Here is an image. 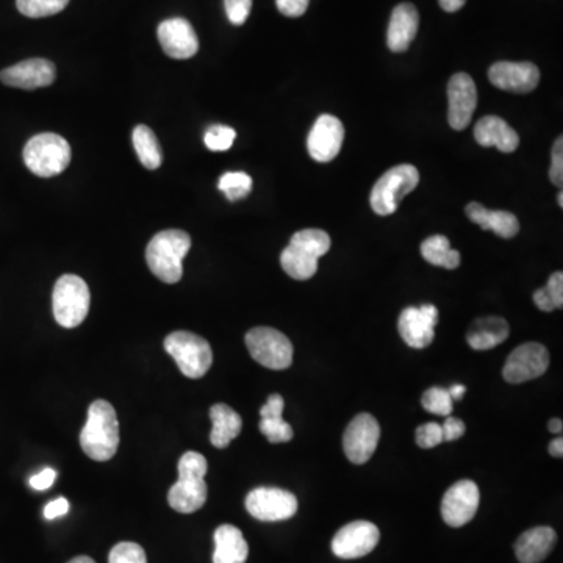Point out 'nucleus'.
I'll return each instance as SVG.
<instances>
[{"mask_svg": "<svg viewBox=\"0 0 563 563\" xmlns=\"http://www.w3.org/2000/svg\"><path fill=\"white\" fill-rule=\"evenodd\" d=\"M474 138L484 148H496L501 152L517 151L520 146L518 133L498 116H485L474 127Z\"/></svg>", "mask_w": 563, "mask_h": 563, "instance_id": "21", "label": "nucleus"}, {"mask_svg": "<svg viewBox=\"0 0 563 563\" xmlns=\"http://www.w3.org/2000/svg\"><path fill=\"white\" fill-rule=\"evenodd\" d=\"M246 346L255 362L269 370H287L293 363V345L273 327H254L246 334Z\"/></svg>", "mask_w": 563, "mask_h": 563, "instance_id": "8", "label": "nucleus"}, {"mask_svg": "<svg viewBox=\"0 0 563 563\" xmlns=\"http://www.w3.org/2000/svg\"><path fill=\"white\" fill-rule=\"evenodd\" d=\"M557 199H559V205H560V207H563V201H562V199H563V194H562V191H560V193H559V198H557Z\"/></svg>", "mask_w": 563, "mask_h": 563, "instance_id": "52", "label": "nucleus"}, {"mask_svg": "<svg viewBox=\"0 0 563 563\" xmlns=\"http://www.w3.org/2000/svg\"><path fill=\"white\" fill-rule=\"evenodd\" d=\"M437 323L438 309L435 305L407 307L399 316V334L410 348L424 349L434 341Z\"/></svg>", "mask_w": 563, "mask_h": 563, "instance_id": "14", "label": "nucleus"}, {"mask_svg": "<svg viewBox=\"0 0 563 563\" xmlns=\"http://www.w3.org/2000/svg\"><path fill=\"white\" fill-rule=\"evenodd\" d=\"M549 352L540 343H524L513 349L503 368L504 381L523 384L543 376L548 370Z\"/></svg>", "mask_w": 563, "mask_h": 563, "instance_id": "10", "label": "nucleus"}, {"mask_svg": "<svg viewBox=\"0 0 563 563\" xmlns=\"http://www.w3.org/2000/svg\"><path fill=\"white\" fill-rule=\"evenodd\" d=\"M71 146L57 133H40L27 141L24 163L35 176L54 177L63 173L71 163Z\"/></svg>", "mask_w": 563, "mask_h": 563, "instance_id": "4", "label": "nucleus"}, {"mask_svg": "<svg viewBox=\"0 0 563 563\" xmlns=\"http://www.w3.org/2000/svg\"><path fill=\"white\" fill-rule=\"evenodd\" d=\"M57 79V69L46 58H30L18 65L0 71V80L11 88L19 90H38L46 88Z\"/></svg>", "mask_w": 563, "mask_h": 563, "instance_id": "16", "label": "nucleus"}, {"mask_svg": "<svg viewBox=\"0 0 563 563\" xmlns=\"http://www.w3.org/2000/svg\"><path fill=\"white\" fill-rule=\"evenodd\" d=\"M310 0H276L277 10L288 18H299L309 8Z\"/></svg>", "mask_w": 563, "mask_h": 563, "instance_id": "40", "label": "nucleus"}, {"mask_svg": "<svg viewBox=\"0 0 563 563\" xmlns=\"http://www.w3.org/2000/svg\"><path fill=\"white\" fill-rule=\"evenodd\" d=\"M166 352L176 360L179 370L188 379H201L212 368V346L205 338L177 330L165 338Z\"/></svg>", "mask_w": 563, "mask_h": 563, "instance_id": "6", "label": "nucleus"}, {"mask_svg": "<svg viewBox=\"0 0 563 563\" xmlns=\"http://www.w3.org/2000/svg\"><path fill=\"white\" fill-rule=\"evenodd\" d=\"M290 244L296 248L302 249L307 254L313 255L315 259H320L326 255L330 249V237L327 232L320 229H305L301 232H296L291 237Z\"/></svg>", "mask_w": 563, "mask_h": 563, "instance_id": "30", "label": "nucleus"}, {"mask_svg": "<svg viewBox=\"0 0 563 563\" xmlns=\"http://www.w3.org/2000/svg\"><path fill=\"white\" fill-rule=\"evenodd\" d=\"M219 191L226 194L229 201H238L248 196L252 191V179L249 174L241 173H226L218 182Z\"/></svg>", "mask_w": 563, "mask_h": 563, "instance_id": "32", "label": "nucleus"}, {"mask_svg": "<svg viewBox=\"0 0 563 563\" xmlns=\"http://www.w3.org/2000/svg\"><path fill=\"white\" fill-rule=\"evenodd\" d=\"M381 438V426L370 413H359L346 427L343 449L346 457L356 465H363L373 457Z\"/></svg>", "mask_w": 563, "mask_h": 563, "instance_id": "11", "label": "nucleus"}, {"mask_svg": "<svg viewBox=\"0 0 563 563\" xmlns=\"http://www.w3.org/2000/svg\"><path fill=\"white\" fill-rule=\"evenodd\" d=\"M416 445L423 449H432L445 442L442 424L426 423L416 429Z\"/></svg>", "mask_w": 563, "mask_h": 563, "instance_id": "37", "label": "nucleus"}, {"mask_svg": "<svg viewBox=\"0 0 563 563\" xmlns=\"http://www.w3.org/2000/svg\"><path fill=\"white\" fill-rule=\"evenodd\" d=\"M235 138H237V132L232 127L216 124L205 132L204 143L210 151L224 152L232 148Z\"/></svg>", "mask_w": 563, "mask_h": 563, "instance_id": "35", "label": "nucleus"}, {"mask_svg": "<svg viewBox=\"0 0 563 563\" xmlns=\"http://www.w3.org/2000/svg\"><path fill=\"white\" fill-rule=\"evenodd\" d=\"M438 2H440V7L448 13H456L467 4V0H438Z\"/></svg>", "mask_w": 563, "mask_h": 563, "instance_id": "47", "label": "nucleus"}, {"mask_svg": "<svg viewBox=\"0 0 563 563\" xmlns=\"http://www.w3.org/2000/svg\"><path fill=\"white\" fill-rule=\"evenodd\" d=\"M448 121L454 130L467 129L477 107L476 83L465 72H457L448 83Z\"/></svg>", "mask_w": 563, "mask_h": 563, "instance_id": "15", "label": "nucleus"}, {"mask_svg": "<svg viewBox=\"0 0 563 563\" xmlns=\"http://www.w3.org/2000/svg\"><path fill=\"white\" fill-rule=\"evenodd\" d=\"M381 538L376 524L370 521H354L346 524L332 540V553L340 559H360L370 554Z\"/></svg>", "mask_w": 563, "mask_h": 563, "instance_id": "12", "label": "nucleus"}, {"mask_svg": "<svg viewBox=\"0 0 563 563\" xmlns=\"http://www.w3.org/2000/svg\"><path fill=\"white\" fill-rule=\"evenodd\" d=\"M465 213L482 230H492L498 237L509 240L520 232L517 216L506 210H487L484 205L471 202L465 208Z\"/></svg>", "mask_w": 563, "mask_h": 563, "instance_id": "23", "label": "nucleus"}, {"mask_svg": "<svg viewBox=\"0 0 563 563\" xmlns=\"http://www.w3.org/2000/svg\"><path fill=\"white\" fill-rule=\"evenodd\" d=\"M420 27V15L415 5L399 4L391 13L387 44L391 52H406Z\"/></svg>", "mask_w": 563, "mask_h": 563, "instance_id": "20", "label": "nucleus"}, {"mask_svg": "<svg viewBox=\"0 0 563 563\" xmlns=\"http://www.w3.org/2000/svg\"><path fill=\"white\" fill-rule=\"evenodd\" d=\"M549 431L553 434H560L563 431V423L559 418H554V420L549 421Z\"/></svg>", "mask_w": 563, "mask_h": 563, "instance_id": "50", "label": "nucleus"}, {"mask_svg": "<svg viewBox=\"0 0 563 563\" xmlns=\"http://www.w3.org/2000/svg\"><path fill=\"white\" fill-rule=\"evenodd\" d=\"M208 463L202 454L188 451L180 457L177 471L179 481L168 493L169 506L179 513H194L207 503L208 488L205 484Z\"/></svg>", "mask_w": 563, "mask_h": 563, "instance_id": "2", "label": "nucleus"}, {"mask_svg": "<svg viewBox=\"0 0 563 563\" xmlns=\"http://www.w3.org/2000/svg\"><path fill=\"white\" fill-rule=\"evenodd\" d=\"M421 254L427 263L445 269H456L460 266V254L451 248L448 238L434 235L426 238L421 244Z\"/></svg>", "mask_w": 563, "mask_h": 563, "instance_id": "29", "label": "nucleus"}, {"mask_svg": "<svg viewBox=\"0 0 563 563\" xmlns=\"http://www.w3.org/2000/svg\"><path fill=\"white\" fill-rule=\"evenodd\" d=\"M246 509L255 520L268 523L290 520L298 512V498L284 488H254L246 496Z\"/></svg>", "mask_w": 563, "mask_h": 563, "instance_id": "9", "label": "nucleus"}, {"mask_svg": "<svg viewBox=\"0 0 563 563\" xmlns=\"http://www.w3.org/2000/svg\"><path fill=\"white\" fill-rule=\"evenodd\" d=\"M421 404H423L424 410H427L429 413H434V415L438 416H451L454 401H452L449 391L445 390V388L432 387L424 391Z\"/></svg>", "mask_w": 563, "mask_h": 563, "instance_id": "34", "label": "nucleus"}, {"mask_svg": "<svg viewBox=\"0 0 563 563\" xmlns=\"http://www.w3.org/2000/svg\"><path fill=\"white\" fill-rule=\"evenodd\" d=\"M248 556V542L237 526L223 524L216 529L213 563H246Z\"/></svg>", "mask_w": 563, "mask_h": 563, "instance_id": "24", "label": "nucleus"}, {"mask_svg": "<svg viewBox=\"0 0 563 563\" xmlns=\"http://www.w3.org/2000/svg\"><path fill=\"white\" fill-rule=\"evenodd\" d=\"M549 454L557 459H562L563 457V440L562 438H554L551 445H549Z\"/></svg>", "mask_w": 563, "mask_h": 563, "instance_id": "48", "label": "nucleus"}, {"mask_svg": "<svg viewBox=\"0 0 563 563\" xmlns=\"http://www.w3.org/2000/svg\"><path fill=\"white\" fill-rule=\"evenodd\" d=\"M226 15L234 26H243L252 10V0H224Z\"/></svg>", "mask_w": 563, "mask_h": 563, "instance_id": "38", "label": "nucleus"}, {"mask_svg": "<svg viewBox=\"0 0 563 563\" xmlns=\"http://www.w3.org/2000/svg\"><path fill=\"white\" fill-rule=\"evenodd\" d=\"M210 418L213 424L210 442L215 448H227L243 429L241 416L226 404H215L210 409Z\"/></svg>", "mask_w": 563, "mask_h": 563, "instance_id": "26", "label": "nucleus"}, {"mask_svg": "<svg viewBox=\"0 0 563 563\" xmlns=\"http://www.w3.org/2000/svg\"><path fill=\"white\" fill-rule=\"evenodd\" d=\"M546 290H548L549 295L553 298L554 304H556V309H562L563 307V274L560 271L554 273L553 276L549 277L548 285H546Z\"/></svg>", "mask_w": 563, "mask_h": 563, "instance_id": "42", "label": "nucleus"}, {"mask_svg": "<svg viewBox=\"0 0 563 563\" xmlns=\"http://www.w3.org/2000/svg\"><path fill=\"white\" fill-rule=\"evenodd\" d=\"M509 324L499 316H487L474 321L468 330L467 341L474 351H488L501 345L509 337Z\"/></svg>", "mask_w": 563, "mask_h": 563, "instance_id": "25", "label": "nucleus"}, {"mask_svg": "<svg viewBox=\"0 0 563 563\" xmlns=\"http://www.w3.org/2000/svg\"><path fill=\"white\" fill-rule=\"evenodd\" d=\"M69 510V503L68 499L66 498H58L55 501H51V503L47 504L44 507V517L46 520H55V518L63 517L66 515Z\"/></svg>", "mask_w": 563, "mask_h": 563, "instance_id": "44", "label": "nucleus"}, {"mask_svg": "<svg viewBox=\"0 0 563 563\" xmlns=\"http://www.w3.org/2000/svg\"><path fill=\"white\" fill-rule=\"evenodd\" d=\"M157 35L163 52L174 60H188L198 54V35L187 19H166L158 26Z\"/></svg>", "mask_w": 563, "mask_h": 563, "instance_id": "19", "label": "nucleus"}, {"mask_svg": "<svg viewBox=\"0 0 563 563\" xmlns=\"http://www.w3.org/2000/svg\"><path fill=\"white\" fill-rule=\"evenodd\" d=\"M534 302L542 312H553V310H556V304H554L553 298L549 295L546 287L535 291Z\"/></svg>", "mask_w": 563, "mask_h": 563, "instance_id": "46", "label": "nucleus"}, {"mask_svg": "<svg viewBox=\"0 0 563 563\" xmlns=\"http://www.w3.org/2000/svg\"><path fill=\"white\" fill-rule=\"evenodd\" d=\"M55 479H57V473L52 468H44L41 473L35 474V476L30 477V487L35 488L38 492H44L47 488L54 485Z\"/></svg>", "mask_w": 563, "mask_h": 563, "instance_id": "43", "label": "nucleus"}, {"mask_svg": "<svg viewBox=\"0 0 563 563\" xmlns=\"http://www.w3.org/2000/svg\"><path fill=\"white\" fill-rule=\"evenodd\" d=\"M345 140V127L332 115H321L310 130L307 149L315 162H332L341 151Z\"/></svg>", "mask_w": 563, "mask_h": 563, "instance_id": "17", "label": "nucleus"}, {"mask_svg": "<svg viewBox=\"0 0 563 563\" xmlns=\"http://www.w3.org/2000/svg\"><path fill=\"white\" fill-rule=\"evenodd\" d=\"M191 237L177 229L163 230L154 235L146 248V262L152 274L165 284H177L182 280V262L190 252Z\"/></svg>", "mask_w": 563, "mask_h": 563, "instance_id": "3", "label": "nucleus"}, {"mask_svg": "<svg viewBox=\"0 0 563 563\" xmlns=\"http://www.w3.org/2000/svg\"><path fill=\"white\" fill-rule=\"evenodd\" d=\"M479 503H481L479 487L473 481L463 479L452 485L443 496V521L451 528H462L476 517Z\"/></svg>", "mask_w": 563, "mask_h": 563, "instance_id": "13", "label": "nucleus"}, {"mask_svg": "<svg viewBox=\"0 0 563 563\" xmlns=\"http://www.w3.org/2000/svg\"><path fill=\"white\" fill-rule=\"evenodd\" d=\"M488 79L499 90L526 94L537 88L540 71L529 61H498L488 71Z\"/></svg>", "mask_w": 563, "mask_h": 563, "instance_id": "18", "label": "nucleus"}, {"mask_svg": "<svg viewBox=\"0 0 563 563\" xmlns=\"http://www.w3.org/2000/svg\"><path fill=\"white\" fill-rule=\"evenodd\" d=\"M108 563H148V557L138 543L121 542L113 546Z\"/></svg>", "mask_w": 563, "mask_h": 563, "instance_id": "36", "label": "nucleus"}, {"mask_svg": "<svg viewBox=\"0 0 563 563\" xmlns=\"http://www.w3.org/2000/svg\"><path fill=\"white\" fill-rule=\"evenodd\" d=\"M557 534L553 528L538 526L520 535L515 543V556L520 563H540L556 546Z\"/></svg>", "mask_w": 563, "mask_h": 563, "instance_id": "22", "label": "nucleus"}, {"mask_svg": "<svg viewBox=\"0 0 563 563\" xmlns=\"http://www.w3.org/2000/svg\"><path fill=\"white\" fill-rule=\"evenodd\" d=\"M83 452L96 462L115 457L119 446V421L115 407L104 399H97L88 409V420L80 434Z\"/></svg>", "mask_w": 563, "mask_h": 563, "instance_id": "1", "label": "nucleus"}, {"mask_svg": "<svg viewBox=\"0 0 563 563\" xmlns=\"http://www.w3.org/2000/svg\"><path fill=\"white\" fill-rule=\"evenodd\" d=\"M68 563H96V562H94V560L91 559V557L79 556V557H74V559L72 560H69Z\"/></svg>", "mask_w": 563, "mask_h": 563, "instance_id": "51", "label": "nucleus"}, {"mask_svg": "<svg viewBox=\"0 0 563 563\" xmlns=\"http://www.w3.org/2000/svg\"><path fill=\"white\" fill-rule=\"evenodd\" d=\"M69 0H16V7L27 18H47L68 7Z\"/></svg>", "mask_w": 563, "mask_h": 563, "instance_id": "31", "label": "nucleus"}, {"mask_svg": "<svg viewBox=\"0 0 563 563\" xmlns=\"http://www.w3.org/2000/svg\"><path fill=\"white\" fill-rule=\"evenodd\" d=\"M280 265L285 273L295 280L312 279L318 271V259L293 244H288L280 254Z\"/></svg>", "mask_w": 563, "mask_h": 563, "instance_id": "28", "label": "nucleus"}, {"mask_svg": "<svg viewBox=\"0 0 563 563\" xmlns=\"http://www.w3.org/2000/svg\"><path fill=\"white\" fill-rule=\"evenodd\" d=\"M260 432L269 443H287L293 438V427L284 420V416H266L260 421Z\"/></svg>", "mask_w": 563, "mask_h": 563, "instance_id": "33", "label": "nucleus"}, {"mask_svg": "<svg viewBox=\"0 0 563 563\" xmlns=\"http://www.w3.org/2000/svg\"><path fill=\"white\" fill-rule=\"evenodd\" d=\"M133 148L137 151L141 165L144 168L158 169L163 163L162 146L158 143L155 133L148 126L140 124L132 133Z\"/></svg>", "mask_w": 563, "mask_h": 563, "instance_id": "27", "label": "nucleus"}, {"mask_svg": "<svg viewBox=\"0 0 563 563\" xmlns=\"http://www.w3.org/2000/svg\"><path fill=\"white\" fill-rule=\"evenodd\" d=\"M420 183V173L413 165L391 168L377 180L371 191L370 202L377 215L388 216L398 210L402 199L412 193Z\"/></svg>", "mask_w": 563, "mask_h": 563, "instance_id": "7", "label": "nucleus"}, {"mask_svg": "<svg viewBox=\"0 0 563 563\" xmlns=\"http://www.w3.org/2000/svg\"><path fill=\"white\" fill-rule=\"evenodd\" d=\"M443 438L445 442H456L465 434L467 431V426L459 418H454V416H446L445 424H442Z\"/></svg>", "mask_w": 563, "mask_h": 563, "instance_id": "41", "label": "nucleus"}, {"mask_svg": "<svg viewBox=\"0 0 563 563\" xmlns=\"http://www.w3.org/2000/svg\"><path fill=\"white\" fill-rule=\"evenodd\" d=\"M448 391L452 401H460V399L465 396V393H467V388L463 387V385H452Z\"/></svg>", "mask_w": 563, "mask_h": 563, "instance_id": "49", "label": "nucleus"}, {"mask_svg": "<svg viewBox=\"0 0 563 563\" xmlns=\"http://www.w3.org/2000/svg\"><path fill=\"white\" fill-rule=\"evenodd\" d=\"M90 288L82 277L65 274L52 291L55 321L65 329H74L85 321L90 312Z\"/></svg>", "mask_w": 563, "mask_h": 563, "instance_id": "5", "label": "nucleus"}, {"mask_svg": "<svg viewBox=\"0 0 563 563\" xmlns=\"http://www.w3.org/2000/svg\"><path fill=\"white\" fill-rule=\"evenodd\" d=\"M549 179L556 185L562 188L563 183V138L559 137L554 143L553 148V163L549 169Z\"/></svg>", "mask_w": 563, "mask_h": 563, "instance_id": "39", "label": "nucleus"}, {"mask_svg": "<svg viewBox=\"0 0 563 563\" xmlns=\"http://www.w3.org/2000/svg\"><path fill=\"white\" fill-rule=\"evenodd\" d=\"M285 402L284 398L280 395H271L266 401L265 406L260 409V416L266 418V416H277L284 415Z\"/></svg>", "mask_w": 563, "mask_h": 563, "instance_id": "45", "label": "nucleus"}]
</instances>
